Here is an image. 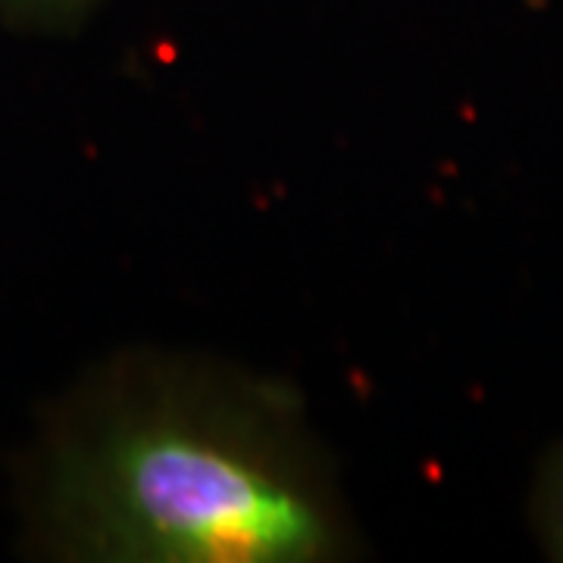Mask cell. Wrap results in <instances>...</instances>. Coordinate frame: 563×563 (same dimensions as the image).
I'll use <instances>...</instances> for the list:
<instances>
[{
	"instance_id": "3",
	"label": "cell",
	"mask_w": 563,
	"mask_h": 563,
	"mask_svg": "<svg viewBox=\"0 0 563 563\" xmlns=\"http://www.w3.org/2000/svg\"><path fill=\"white\" fill-rule=\"evenodd\" d=\"M536 526L548 558L563 561V448L551 451L536 488Z\"/></svg>"
},
{
	"instance_id": "1",
	"label": "cell",
	"mask_w": 563,
	"mask_h": 563,
	"mask_svg": "<svg viewBox=\"0 0 563 563\" xmlns=\"http://www.w3.org/2000/svg\"><path fill=\"white\" fill-rule=\"evenodd\" d=\"M25 539L88 563H325L357 551L335 466L282 379L129 351L41 422Z\"/></svg>"
},
{
	"instance_id": "2",
	"label": "cell",
	"mask_w": 563,
	"mask_h": 563,
	"mask_svg": "<svg viewBox=\"0 0 563 563\" xmlns=\"http://www.w3.org/2000/svg\"><path fill=\"white\" fill-rule=\"evenodd\" d=\"M101 0H0V22L16 32L63 35L79 29Z\"/></svg>"
}]
</instances>
